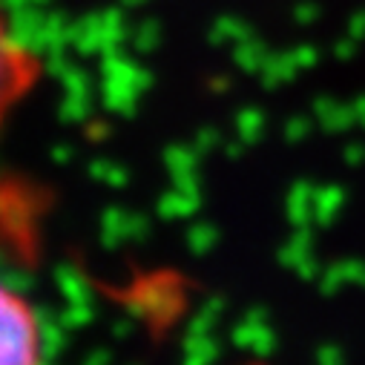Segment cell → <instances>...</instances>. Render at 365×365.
Here are the masks:
<instances>
[{"mask_svg":"<svg viewBox=\"0 0 365 365\" xmlns=\"http://www.w3.org/2000/svg\"><path fill=\"white\" fill-rule=\"evenodd\" d=\"M38 75L41 63L35 52L12 35L6 18L0 15V130L6 127L9 115L21 107V101L32 93Z\"/></svg>","mask_w":365,"mask_h":365,"instance_id":"7a4b0ae2","label":"cell"},{"mask_svg":"<svg viewBox=\"0 0 365 365\" xmlns=\"http://www.w3.org/2000/svg\"><path fill=\"white\" fill-rule=\"evenodd\" d=\"M43 331L32 302L0 282V362L41 359Z\"/></svg>","mask_w":365,"mask_h":365,"instance_id":"6da1fadb","label":"cell"}]
</instances>
